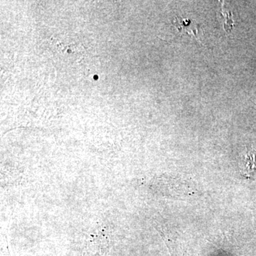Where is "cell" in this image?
<instances>
[{
	"instance_id": "7a4b0ae2",
	"label": "cell",
	"mask_w": 256,
	"mask_h": 256,
	"mask_svg": "<svg viewBox=\"0 0 256 256\" xmlns=\"http://www.w3.org/2000/svg\"><path fill=\"white\" fill-rule=\"evenodd\" d=\"M174 24L180 32L188 34L195 37L198 42H201L200 38L204 35V30L194 20L176 18H175Z\"/></svg>"
},
{
	"instance_id": "6da1fadb",
	"label": "cell",
	"mask_w": 256,
	"mask_h": 256,
	"mask_svg": "<svg viewBox=\"0 0 256 256\" xmlns=\"http://www.w3.org/2000/svg\"><path fill=\"white\" fill-rule=\"evenodd\" d=\"M240 170L242 175L250 178L256 172V148L247 149L240 158Z\"/></svg>"
},
{
	"instance_id": "3957f363",
	"label": "cell",
	"mask_w": 256,
	"mask_h": 256,
	"mask_svg": "<svg viewBox=\"0 0 256 256\" xmlns=\"http://www.w3.org/2000/svg\"></svg>"
}]
</instances>
